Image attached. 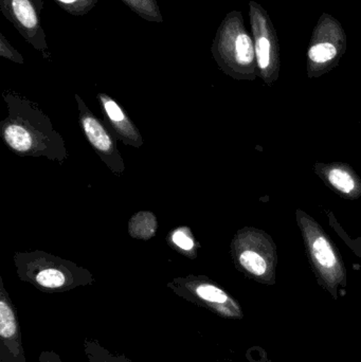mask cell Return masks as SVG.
Wrapping results in <instances>:
<instances>
[{
  "instance_id": "1",
  "label": "cell",
  "mask_w": 361,
  "mask_h": 362,
  "mask_svg": "<svg viewBox=\"0 0 361 362\" xmlns=\"http://www.w3.org/2000/svg\"><path fill=\"white\" fill-rule=\"evenodd\" d=\"M8 116L0 123L2 141L20 157H45L65 163L69 157L61 134L36 104L13 91H4Z\"/></svg>"
},
{
  "instance_id": "2",
  "label": "cell",
  "mask_w": 361,
  "mask_h": 362,
  "mask_svg": "<svg viewBox=\"0 0 361 362\" xmlns=\"http://www.w3.org/2000/svg\"><path fill=\"white\" fill-rule=\"evenodd\" d=\"M13 259L17 276L44 293H65L95 282L86 268L42 250L16 252Z\"/></svg>"
},
{
  "instance_id": "3",
  "label": "cell",
  "mask_w": 361,
  "mask_h": 362,
  "mask_svg": "<svg viewBox=\"0 0 361 362\" xmlns=\"http://www.w3.org/2000/svg\"><path fill=\"white\" fill-rule=\"evenodd\" d=\"M296 221L316 281L333 299H338L339 291L348 285L347 267L341 251L321 225L302 209H297Z\"/></svg>"
},
{
  "instance_id": "4",
  "label": "cell",
  "mask_w": 361,
  "mask_h": 362,
  "mask_svg": "<svg viewBox=\"0 0 361 362\" xmlns=\"http://www.w3.org/2000/svg\"><path fill=\"white\" fill-rule=\"evenodd\" d=\"M211 53L218 68L237 81L259 78L254 37L239 11H231L216 30Z\"/></svg>"
},
{
  "instance_id": "5",
  "label": "cell",
  "mask_w": 361,
  "mask_h": 362,
  "mask_svg": "<svg viewBox=\"0 0 361 362\" xmlns=\"http://www.w3.org/2000/svg\"><path fill=\"white\" fill-rule=\"evenodd\" d=\"M230 255L235 268L246 278L267 286L277 283V245L264 230L239 229L231 240Z\"/></svg>"
},
{
  "instance_id": "6",
  "label": "cell",
  "mask_w": 361,
  "mask_h": 362,
  "mask_svg": "<svg viewBox=\"0 0 361 362\" xmlns=\"http://www.w3.org/2000/svg\"><path fill=\"white\" fill-rule=\"evenodd\" d=\"M347 47V33L343 23L333 15L322 13L307 47V78H321L334 70L345 54Z\"/></svg>"
},
{
  "instance_id": "7",
  "label": "cell",
  "mask_w": 361,
  "mask_h": 362,
  "mask_svg": "<svg viewBox=\"0 0 361 362\" xmlns=\"http://www.w3.org/2000/svg\"><path fill=\"white\" fill-rule=\"evenodd\" d=\"M167 287L180 298L228 320H242L244 313L241 304L218 283L205 276L190 274L175 278Z\"/></svg>"
},
{
  "instance_id": "8",
  "label": "cell",
  "mask_w": 361,
  "mask_h": 362,
  "mask_svg": "<svg viewBox=\"0 0 361 362\" xmlns=\"http://www.w3.org/2000/svg\"><path fill=\"white\" fill-rule=\"evenodd\" d=\"M249 17L259 78L267 86H273L279 80L281 70V54L277 30L267 11L254 0L249 1Z\"/></svg>"
},
{
  "instance_id": "9",
  "label": "cell",
  "mask_w": 361,
  "mask_h": 362,
  "mask_svg": "<svg viewBox=\"0 0 361 362\" xmlns=\"http://www.w3.org/2000/svg\"><path fill=\"white\" fill-rule=\"evenodd\" d=\"M44 0H0L2 15L35 50L50 59L46 33L42 28Z\"/></svg>"
},
{
  "instance_id": "10",
  "label": "cell",
  "mask_w": 361,
  "mask_h": 362,
  "mask_svg": "<svg viewBox=\"0 0 361 362\" xmlns=\"http://www.w3.org/2000/svg\"><path fill=\"white\" fill-rule=\"evenodd\" d=\"M74 98L78 105L81 129L87 141L114 175H122L125 172L124 160L117 148L114 136L110 134L106 125L89 110L80 95H76Z\"/></svg>"
},
{
  "instance_id": "11",
  "label": "cell",
  "mask_w": 361,
  "mask_h": 362,
  "mask_svg": "<svg viewBox=\"0 0 361 362\" xmlns=\"http://www.w3.org/2000/svg\"><path fill=\"white\" fill-rule=\"evenodd\" d=\"M0 362H27L16 310L0 278Z\"/></svg>"
},
{
  "instance_id": "12",
  "label": "cell",
  "mask_w": 361,
  "mask_h": 362,
  "mask_svg": "<svg viewBox=\"0 0 361 362\" xmlns=\"http://www.w3.org/2000/svg\"><path fill=\"white\" fill-rule=\"evenodd\" d=\"M314 173L322 182L347 200H357L361 197V178L352 165L345 163H316Z\"/></svg>"
},
{
  "instance_id": "13",
  "label": "cell",
  "mask_w": 361,
  "mask_h": 362,
  "mask_svg": "<svg viewBox=\"0 0 361 362\" xmlns=\"http://www.w3.org/2000/svg\"><path fill=\"white\" fill-rule=\"evenodd\" d=\"M101 110L105 116L106 124L108 129H112V133L117 136L120 141L125 146L140 148L143 146L144 141L133 121L129 119V115L124 112L120 104L114 101L112 97L106 93L97 95Z\"/></svg>"
},
{
  "instance_id": "14",
  "label": "cell",
  "mask_w": 361,
  "mask_h": 362,
  "mask_svg": "<svg viewBox=\"0 0 361 362\" xmlns=\"http://www.w3.org/2000/svg\"><path fill=\"white\" fill-rule=\"evenodd\" d=\"M158 221L154 213L140 211L129 219L127 231L136 240H150L156 235Z\"/></svg>"
},
{
  "instance_id": "15",
  "label": "cell",
  "mask_w": 361,
  "mask_h": 362,
  "mask_svg": "<svg viewBox=\"0 0 361 362\" xmlns=\"http://www.w3.org/2000/svg\"><path fill=\"white\" fill-rule=\"evenodd\" d=\"M167 244L189 259H195L197 257L199 245L190 228L186 226L172 230L167 235Z\"/></svg>"
},
{
  "instance_id": "16",
  "label": "cell",
  "mask_w": 361,
  "mask_h": 362,
  "mask_svg": "<svg viewBox=\"0 0 361 362\" xmlns=\"http://www.w3.org/2000/svg\"><path fill=\"white\" fill-rule=\"evenodd\" d=\"M121 1L144 21L150 23H163L159 0H121Z\"/></svg>"
},
{
  "instance_id": "17",
  "label": "cell",
  "mask_w": 361,
  "mask_h": 362,
  "mask_svg": "<svg viewBox=\"0 0 361 362\" xmlns=\"http://www.w3.org/2000/svg\"><path fill=\"white\" fill-rule=\"evenodd\" d=\"M84 349L89 362H131L124 355L112 354L95 340H86Z\"/></svg>"
},
{
  "instance_id": "18",
  "label": "cell",
  "mask_w": 361,
  "mask_h": 362,
  "mask_svg": "<svg viewBox=\"0 0 361 362\" xmlns=\"http://www.w3.org/2000/svg\"><path fill=\"white\" fill-rule=\"evenodd\" d=\"M326 215H328L329 223H330L332 229L336 232L337 235L343 240V243L349 247L350 250L361 259V236L352 238L349 233L343 229V226L341 225V223H339L338 219H337V217L335 216L332 211H328Z\"/></svg>"
},
{
  "instance_id": "19",
  "label": "cell",
  "mask_w": 361,
  "mask_h": 362,
  "mask_svg": "<svg viewBox=\"0 0 361 362\" xmlns=\"http://www.w3.org/2000/svg\"><path fill=\"white\" fill-rule=\"evenodd\" d=\"M59 8L73 16H85L95 8L99 0H54Z\"/></svg>"
},
{
  "instance_id": "20",
  "label": "cell",
  "mask_w": 361,
  "mask_h": 362,
  "mask_svg": "<svg viewBox=\"0 0 361 362\" xmlns=\"http://www.w3.org/2000/svg\"><path fill=\"white\" fill-rule=\"evenodd\" d=\"M0 57L17 64H25V59L20 52L12 46L4 34L0 33Z\"/></svg>"
},
{
  "instance_id": "21",
  "label": "cell",
  "mask_w": 361,
  "mask_h": 362,
  "mask_svg": "<svg viewBox=\"0 0 361 362\" xmlns=\"http://www.w3.org/2000/svg\"><path fill=\"white\" fill-rule=\"evenodd\" d=\"M40 362H63L61 361V357L57 354V353L49 352V351H44L40 353Z\"/></svg>"
}]
</instances>
